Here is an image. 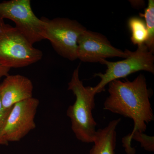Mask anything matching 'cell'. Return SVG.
<instances>
[{
  "label": "cell",
  "mask_w": 154,
  "mask_h": 154,
  "mask_svg": "<svg viewBox=\"0 0 154 154\" xmlns=\"http://www.w3.org/2000/svg\"><path fill=\"white\" fill-rule=\"evenodd\" d=\"M42 56V51L33 47L19 30L0 19V64L11 69L25 67Z\"/></svg>",
  "instance_id": "3"
},
{
  "label": "cell",
  "mask_w": 154,
  "mask_h": 154,
  "mask_svg": "<svg viewBox=\"0 0 154 154\" xmlns=\"http://www.w3.org/2000/svg\"><path fill=\"white\" fill-rule=\"evenodd\" d=\"M0 19H8L31 44L44 40V22L33 13L30 0H11L0 3Z\"/></svg>",
  "instance_id": "6"
},
{
  "label": "cell",
  "mask_w": 154,
  "mask_h": 154,
  "mask_svg": "<svg viewBox=\"0 0 154 154\" xmlns=\"http://www.w3.org/2000/svg\"><path fill=\"white\" fill-rule=\"evenodd\" d=\"M79 68L80 65L74 71L68 83V90L72 91L76 99L68 108L66 115L70 119L72 129L77 139L84 143H92L97 131V123L92 114L96 94L94 87L83 85L79 76Z\"/></svg>",
  "instance_id": "2"
},
{
  "label": "cell",
  "mask_w": 154,
  "mask_h": 154,
  "mask_svg": "<svg viewBox=\"0 0 154 154\" xmlns=\"http://www.w3.org/2000/svg\"><path fill=\"white\" fill-rule=\"evenodd\" d=\"M108 85L109 96L104 109L132 119L134 127L131 133L144 132L147 125L154 119L145 77L140 74L132 81L115 80Z\"/></svg>",
  "instance_id": "1"
},
{
  "label": "cell",
  "mask_w": 154,
  "mask_h": 154,
  "mask_svg": "<svg viewBox=\"0 0 154 154\" xmlns=\"http://www.w3.org/2000/svg\"><path fill=\"white\" fill-rule=\"evenodd\" d=\"M41 19L44 22L45 39L49 40L56 52L69 60L77 59L78 38L86 28L68 18Z\"/></svg>",
  "instance_id": "5"
},
{
  "label": "cell",
  "mask_w": 154,
  "mask_h": 154,
  "mask_svg": "<svg viewBox=\"0 0 154 154\" xmlns=\"http://www.w3.org/2000/svg\"><path fill=\"white\" fill-rule=\"evenodd\" d=\"M128 24L131 32V40L133 44L138 46L145 45L148 38L145 22L141 18L134 17L128 19Z\"/></svg>",
  "instance_id": "12"
},
{
  "label": "cell",
  "mask_w": 154,
  "mask_h": 154,
  "mask_svg": "<svg viewBox=\"0 0 154 154\" xmlns=\"http://www.w3.org/2000/svg\"><path fill=\"white\" fill-rule=\"evenodd\" d=\"M11 109L8 110H6L3 107L1 100L0 86V145L8 146L9 144L3 137V132Z\"/></svg>",
  "instance_id": "14"
},
{
  "label": "cell",
  "mask_w": 154,
  "mask_h": 154,
  "mask_svg": "<svg viewBox=\"0 0 154 154\" xmlns=\"http://www.w3.org/2000/svg\"><path fill=\"white\" fill-rule=\"evenodd\" d=\"M133 139L140 143L141 147L143 148L145 150L151 152L154 151V136H149L143 132L136 131L129 134L122 138L123 146L127 154L136 153L135 149L131 146V141Z\"/></svg>",
  "instance_id": "11"
},
{
  "label": "cell",
  "mask_w": 154,
  "mask_h": 154,
  "mask_svg": "<svg viewBox=\"0 0 154 154\" xmlns=\"http://www.w3.org/2000/svg\"><path fill=\"white\" fill-rule=\"evenodd\" d=\"M127 49H118L102 33L85 30L78 40L77 57L84 62H100L107 58L127 57Z\"/></svg>",
  "instance_id": "8"
},
{
  "label": "cell",
  "mask_w": 154,
  "mask_h": 154,
  "mask_svg": "<svg viewBox=\"0 0 154 154\" xmlns=\"http://www.w3.org/2000/svg\"><path fill=\"white\" fill-rule=\"evenodd\" d=\"M121 120L119 118L112 120L105 127L96 131L94 145L89 154H115L116 128Z\"/></svg>",
  "instance_id": "10"
},
{
  "label": "cell",
  "mask_w": 154,
  "mask_h": 154,
  "mask_svg": "<svg viewBox=\"0 0 154 154\" xmlns=\"http://www.w3.org/2000/svg\"><path fill=\"white\" fill-rule=\"evenodd\" d=\"M140 17H144L148 33V38L145 45L149 50L154 53V1L149 0L144 14L140 13Z\"/></svg>",
  "instance_id": "13"
},
{
  "label": "cell",
  "mask_w": 154,
  "mask_h": 154,
  "mask_svg": "<svg viewBox=\"0 0 154 154\" xmlns=\"http://www.w3.org/2000/svg\"><path fill=\"white\" fill-rule=\"evenodd\" d=\"M1 86V97L5 110H11L18 102L33 97L32 81L20 75H8Z\"/></svg>",
  "instance_id": "9"
},
{
  "label": "cell",
  "mask_w": 154,
  "mask_h": 154,
  "mask_svg": "<svg viewBox=\"0 0 154 154\" xmlns=\"http://www.w3.org/2000/svg\"><path fill=\"white\" fill-rule=\"evenodd\" d=\"M127 57L123 60L111 62L103 60L100 63L105 65L107 69L104 73L95 74L100 81L94 87L96 94L105 90V86L112 81L125 78L129 75L140 71L154 73V53L149 50L145 45L138 46L134 51L127 49Z\"/></svg>",
  "instance_id": "4"
},
{
  "label": "cell",
  "mask_w": 154,
  "mask_h": 154,
  "mask_svg": "<svg viewBox=\"0 0 154 154\" xmlns=\"http://www.w3.org/2000/svg\"><path fill=\"white\" fill-rule=\"evenodd\" d=\"M10 70L11 69L3 66L0 64V80L3 77H5L8 75Z\"/></svg>",
  "instance_id": "15"
},
{
  "label": "cell",
  "mask_w": 154,
  "mask_h": 154,
  "mask_svg": "<svg viewBox=\"0 0 154 154\" xmlns=\"http://www.w3.org/2000/svg\"><path fill=\"white\" fill-rule=\"evenodd\" d=\"M39 104L38 99L32 97L13 106L3 132L7 143L19 141L36 128L34 119Z\"/></svg>",
  "instance_id": "7"
}]
</instances>
